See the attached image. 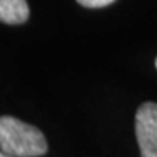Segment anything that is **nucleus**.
I'll return each instance as SVG.
<instances>
[{
  "mask_svg": "<svg viewBox=\"0 0 157 157\" xmlns=\"http://www.w3.org/2000/svg\"><path fill=\"white\" fill-rule=\"evenodd\" d=\"M0 151L10 157H39L48 151V143L36 127L15 117H0Z\"/></svg>",
  "mask_w": 157,
  "mask_h": 157,
  "instance_id": "f257e3e1",
  "label": "nucleus"
},
{
  "mask_svg": "<svg viewBox=\"0 0 157 157\" xmlns=\"http://www.w3.org/2000/svg\"><path fill=\"white\" fill-rule=\"evenodd\" d=\"M135 137L141 157H157V103L146 102L135 113Z\"/></svg>",
  "mask_w": 157,
  "mask_h": 157,
  "instance_id": "f03ea898",
  "label": "nucleus"
},
{
  "mask_svg": "<svg viewBox=\"0 0 157 157\" xmlns=\"http://www.w3.org/2000/svg\"><path fill=\"white\" fill-rule=\"evenodd\" d=\"M29 17L26 0H0V22L9 25L25 23Z\"/></svg>",
  "mask_w": 157,
  "mask_h": 157,
  "instance_id": "7ed1b4c3",
  "label": "nucleus"
},
{
  "mask_svg": "<svg viewBox=\"0 0 157 157\" xmlns=\"http://www.w3.org/2000/svg\"><path fill=\"white\" fill-rule=\"evenodd\" d=\"M115 0H77L78 5L83 7H90V9H96V7H105V6L113 3Z\"/></svg>",
  "mask_w": 157,
  "mask_h": 157,
  "instance_id": "20e7f679",
  "label": "nucleus"
},
{
  "mask_svg": "<svg viewBox=\"0 0 157 157\" xmlns=\"http://www.w3.org/2000/svg\"><path fill=\"white\" fill-rule=\"evenodd\" d=\"M0 157H10V156H7V154H5L3 151H0Z\"/></svg>",
  "mask_w": 157,
  "mask_h": 157,
  "instance_id": "39448f33",
  "label": "nucleus"
},
{
  "mask_svg": "<svg viewBox=\"0 0 157 157\" xmlns=\"http://www.w3.org/2000/svg\"><path fill=\"white\" fill-rule=\"evenodd\" d=\"M156 68H157V58H156Z\"/></svg>",
  "mask_w": 157,
  "mask_h": 157,
  "instance_id": "423d86ee",
  "label": "nucleus"
}]
</instances>
